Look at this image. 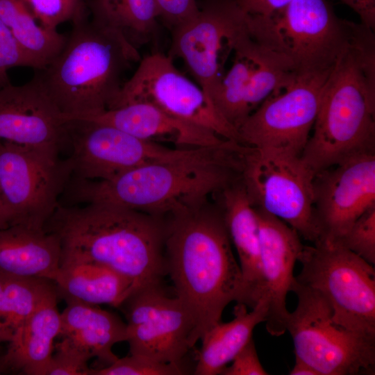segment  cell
I'll list each match as a JSON object with an SVG mask.
<instances>
[{"label":"cell","mask_w":375,"mask_h":375,"mask_svg":"<svg viewBox=\"0 0 375 375\" xmlns=\"http://www.w3.org/2000/svg\"><path fill=\"white\" fill-rule=\"evenodd\" d=\"M158 19L172 31L199 10L197 0H155Z\"/></svg>","instance_id":"cell-34"},{"label":"cell","mask_w":375,"mask_h":375,"mask_svg":"<svg viewBox=\"0 0 375 375\" xmlns=\"http://www.w3.org/2000/svg\"><path fill=\"white\" fill-rule=\"evenodd\" d=\"M290 375H318L317 372L306 362L295 357L294 365L290 372Z\"/></svg>","instance_id":"cell-40"},{"label":"cell","mask_w":375,"mask_h":375,"mask_svg":"<svg viewBox=\"0 0 375 375\" xmlns=\"http://www.w3.org/2000/svg\"><path fill=\"white\" fill-rule=\"evenodd\" d=\"M259 226L263 286L259 301L267 307L265 326L273 336L286 331V297L295 282L294 268L304 247L298 233L285 222L255 207Z\"/></svg>","instance_id":"cell-19"},{"label":"cell","mask_w":375,"mask_h":375,"mask_svg":"<svg viewBox=\"0 0 375 375\" xmlns=\"http://www.w3.org/2000/svg\"><path fill=\"white\" fill-rule=\"evenodd\" d=\"M375 264V207L363 213L335 243Z\"/></svg>","instance_id":"cell-32"},{"label":"cell","mask_w":375,"mask_h":375,"mask_svg":"<svg viewBox=\"0 0 375 375\" xmlns=\"http://www.w3.org/2000/svg\"><path fill=\"white\" fill-rule=\"evenodd\" d=\"M60 257L58 237L44 228L22 225L0 228V274L54 281Z\"/></svg>","instance_id":"cell-24"},{"label":"cell","mask_w":375,"mask_h":375,"mask_svg":"<svg viewBox=\"0 0 375 375\" xmlns=\"http://www.w3.org/2000/svg\"><path fill=\"white\" fill-rule=\"evenodd\" d=\"M33 65L8 28L0 19V89L10 83L8 70Z\"/></svg>","instance_id":"cell-33"},{"label":"cell","mask_w":375,"mask_h":375,"mask_svg":"<svg viewBox=\"0 0 375 375\" xmlns=\"http://www.w3.org/2000/svg\"><path fill=\"white\" fill-rule=\"evenodd\" d=\"M331 69L297 73L288 85L272 94L238 128L242 144L301 156Z\"/></svg>","instance_id":"cell-13"},{"label":"cell","mask_w":375,"mask_h":375,"mask_svg":"<svg viewBox=\"0 0 375 375\" xmlns=\"http://www.w3.org/2000/svg\"><path fill=\"white\" fill-rule=\"evenodd\" d=\"M62 113L33 77L0 89V140L58 154L69 138Z\"/></svg>","instance_id":"cell-18"},{"label":"cell","mask_w":375,"mask_h":375,"mask_svg":"<svg viewBox=\"0 0 375 375\" xmlns=\"http://www.w3.org/2000/svg\"><path fill=\"white\" fill-rule=\"evenodd\" d=\"M60 312V341L54 347L74 352L89 361L96 358L100 366L106 367L118 357L112 347L126 341V324L117 314L97 305L67 301Z\"/></svg>","instance_id":"cell-21"},{"label":"cell","mask_w":375,"mask_h":375,"mask_svg":"<svg viewBox=\"0 0 375 375\" xmlns=\"http://www.w3.org/2000/svg\"><path fill=\"white\" fill-rule=\"evenodd\" d=\"M248 22L251 35L299 74L331 69L355 24L339 18L327 0H292L268 16L249 14Z\"/></svg>","instance_id":"cell-6"},{"label":"cell","mask_w":375,"mask_h":375,"mask_svg":"<svg viewBox=\"0 0 375 375\" xmlns=\"http://www.w3.org/2000/svg\"><path fill=\"white\" fill-rule=\"evenodd\" d=\"M226 367L222 375H267L269 373L260 362L253 338L244 346Z\"/></svg>","instance_id":"cell-36"},{"label":"cell","mask_w":375,"mask_h":375,"mask_svg":"<svg viewBox=\"0 0 375 375\" xmlns=\"http://www.w3.org/2000/svg\"><path fill=\"white\" fill-rule=\"evenodd\" d=\"M72 173L69 159L0 140V191L8 226L44 228Z\"/></svg>","instance_id":"cell-10"},{"label":"cell","mask_w":375,"mask_h":375,"mask_svg":"<svg viewBox=\"0 0 375 375\" xmlns=\"http://www.w3.org/2000/svg\"><path fill=\"white\" fill-rule=\"evenodd\" d=\"M360 17L362 24L375 31V0H340Z\"/></svg>","instance_id":"cell-38"},{"label":"cell","mask_w":375,"mask_h":375,"mask_svg":"<svg viewBox=\"0 0 375 375\" xmlns=\"http://www.w3.org/2000/svg\"><path fill=\"white\" fill-rule=\"evenodd\" d=\"M233 58L211 99L238 131L264 101L288 83L293 72L286 58L259 43L250 32L238 44Z\"/></svg>","instance_id":"cell-16"},{"label":"cell","mask_w":375,"mask_h":375,"mask_svg":"<svg viewBox=\"0 0 375 375\" xmlns=\"http://www.w3.org/2000/svg\"><path fill=\"white\" fill-rule=\"evenodd\" d=\"M248 22L249 14L236 0H210L171 31L168 55L181 58L211 98L226 73V62L249 33Z\"/></svg>","instance_id":"cell-12"},{"label":"cell","mask_w":375,"mask_h":375,"mask_svg":"<svg viewBox=\"0 0 375 375\" xmlns=\"http://www.w3.org/2000/svg\"><path fill=\"white\" fill-rule=\"evenodd\" d=\"M65 120H82L110 125L142 140L174 144L177 149H194L226 142L212 131L176 118L145 102H132L97 112L63 116Z\"/></svg>","instance_id":"cell-20"},{"label":"cell","mask_w":375,"mask_h":375,"mask_svg":"<svg viewBox=\"0 0 375 375\" xmlns=\"http://www.w3.org/2000/svg\"><path fill=\"white\" fill-rule=\"evenodd\" d=\"M247 147L227 140L179 158L146 165L110 180L76 178L75 200L110 204L162 217L203 207L241 177Z\"/></svg>","instance_id":"cell-1"},{"label":"cell","mask_w":375,"mask_h":375,"mask_svg":"<svg viewBox=\"0 0 375 375\" xmlns=\"http://www.w3.org/2000/svg\"><path fill=\"white\" fill-rule=\"evenodd\" d=\"M183 365L161 362L135 354L119 358L101 368H91L90 375H181Z\"/></svg>","instance_id":"cell-31"},{"label":"cell","mask_w":375,"mask_h":375,"mask_svg":"<svg viewBox=\"0 0 375 375\" xmlns=\"http://www.w3.org/2000/svg\"><path fill=\"white\" fill-rule=\"evenodd\" d=\"M0 19L28 56L33 69L46 67L62 49L67 36L43 27L23 0H0Z\"/></svg>","instance_id":"cell-28"},{"label":"cell","mask_w":375,"mask_h":375,"mask_svg":"<svg viewBox=\"0 0 375 375\" xmlns=\"http://www.w3.org/2000/svg\"><path fill=\"white\" fill-rule=\"evenodd\" d=\"M292 292L298 303L289 312L286 331L292 338L295 357L318 375H374L375 338L336 324L326 299L296 279Z\"/></svg>","instance_id":"cell-7"},{"label":"cell","mask_w":375,"mask_h":375,"mask_svg":"<svg viewBox=\"0 0 375 375\" xmlns=\"http://www.w3.org/2000/svg\"><path fill=\"white\" fill-rule=\"evenodd\" d=\"M313 189L319 240L335 243L375 207V153L354 157L317 174Z\"/></svg>","instance_id":"cell-17"},{"label":"cell","mask_w":375,"mask_h":375,"mask_svg":"<svg viewBox=\"0 0 375 375\" xmlns=\"http://www.w3.org/2000/svg\"><path fill=\"white\" fill-rule=\"evenodd\" d=\"M58 297L92 305L119 308L134 291L133 284L103 265L74 262L60 265L54 280Z\"/></svg>","instance_id":"cell-26"},{"label":"cell","mask_w":375,"mask_h":375,"mask_svg":"<svg viewBox=\"0 0 375 375\" xmlns=\"http://www.w3.org/2000/svg\"><path fill=\"white\" fill-rule=\"evenodd\" d=\"M164 259L175 296L192 315L198 340L221 321L231 302L243 303L242 272L221 208L206 204L169 216Z\"/></svg>","instance_id":"cell-3"},{"label":"cell","mask_w":375,"mask_h":375,"mask_svg":"<svg viewBox=\"0 0 375 375\" xmlns=\"http://www.w3.org/2000/svg\"><path fill=\"white\" fill-rule=\"evenodd\" d=\"M0 357H1V354H0ZM3 374V371H2V368H1V361H0V374Z\"/></svg>","instance_id":"cell-42"},{"label":"cell","mask_w":375,"mask_h":375,"mask_svg":"<svg viewBox=\"0 0 375 375\" xmlns=\"http://www.w3.org/2000/svg\"><path fill=\"white\" fill-rule=\"evenodd\" d=\"M66 122L73 147L72 173L78 179L110 180L146 165L179 158L191 150L165 147L107 124Z\"/></svg>","instance_id":"cell-15"},{"label":"cell","mask_w":375,"mask_h":375,"mask_svg":"<svg viewBox=\"0 0 375 375\" xmlns=\"http://www.w3.org/2000/svg\"><path fill=\"white\" fill-rule=\"evenodd\" d=\"M219 194L220 208L239 258L243 281V304L253 308L260 299L263 286L256 208L241 178Z\"/></svg>","instance_id":"cell-22"},{"label":"cell","mask_w":375,"mask_h":375,"mask_svg":"<svg viewBox=\"0 0 375 375\" xmlns=\"http://www.w3.org/2000/svg\"><path fill=\"white\" fill-rule=\"evenodd\" d=\"M119 308L126 319L130 354L182 365L199 340L192 315L161 283L135 290Z\"/></svg>","instance_id":"cell-14"},{"label":"cell","mask_w":375,"mask_h":375,"mask_svg":"<svg viewBox=\"0 0 375 375\" xmlns=\"http://www.w3.org/2000/svg\"><path fill=\"white\" fill-rule=\"evenodd\" d=\"M248 14L268 16L284 8L292 0H236Z\"/></svg>","instance_id":"cell-37"},{"label":"cell","mask_w":375,"mask_h":375,"mask_svg":"<svg viewBox=\"0 0 375 375\" xmlns=\"http://www.w3.org/2000/svg\"><path fill=\"white\" fill-rule=\"evenodd\" d=\"M247 311V306L238 303L233 310L234 319L219 322L201 338V347L194 367L195 375H217L231 362L237 353L252 338L253 331L265 322L267 307L259 301Z\"/></svg>","instance_id":"cell-25"},{"label":"cell","mask_w":375,"mask_h":375,"mask_svg":"<svg viewBox=\"0 0 375 375\" xmlns=\"http://www.w3.org/2000/svg\"><path fill=\"white\" fill-rule=\"evenodd\" d=\"M298 261L300 284L319 292L332 310V320L375 338V269L354 253L319 240L303 247Z\"/></svg>","instance_id":"cell-8"},{"label":"cell","mask_w":375,"mask_h":375,"mask_svg":"<svg viewBox=\"0 0 375 375\" xmlns=\"http://www.w3.org/2000/svg\"><path fill=\"white\" fill-rule=\"evenodd\" d=\"M92 13L72 24L58 54L34 76L64 116L112 107L140 56L115 24Z\"/></svg>","instance_id":"cell-5"},{"label":"cell","mask_w":375,"mask_h":375,"mask_svg":"<svg viewBox=\"0 0 375 375\" xmlns=\"http://www.w3.org/2000/svg\"><path fill=\"white\" fill-rule=\"evenodd\" d=\"M8 222L6 219V215L1 196L0 191V228H3L8 227Z\"/></svg>","instance_id":"cell-41"},{"label":"cell","mask_w":375,"mask_h":375,"mask_svg":"<svg viewBox=\"0 0 375 375\" xmlns=\"http://www.w3.org/2000/svg\"><path fill=\"white\" fill-rule=\"evenodd\" d=\"M314 177L299 156L251 147L244 155L241 180L254 206L313 244L321 238L314 209Z\"/></svg>","instance_id":"cell-9"},{"label":"cell","mask_w":375,"mask_h":375,"mask_svg":"<svg viewBox=\"0 0 375 375\" xmlns=\"http://www.w3.org/2000/svg\"><path fill=\"white\" fill-rule=\"evenodd\" d=\"M58 296L53 281L0 274V344L49 299Z\"/></svg>","instance_id":"cell-27"},{"label":"cell","mask_w":375,"mask_h":375,"mask_svg":"<svg viewBox=\"0 0 375 375\" xmlns=\"http://www.w3.org/2000/svg\"><path fill=\"white\" fill-rule=\"evenodd\" d=\"M138 101L242 144L237 129L224 118L209 95L183 74L168 54L156 52L141 59L109 109Z\"/></svg>","instance_id":"cell-11"},{"label":"cell","mask_w":375,"mask_h":375,"mask_svg":"<svg viewBox=\"0 0 375 375\" xmlns=\"http://www.w3.org/2000/svg\"><path fill=\"white\" fill-rule=\"evenodd\" d=\"M155 0H116L113 23L138 48L152 39L158 27Z\"/></svg>","instance_id":"cell-29"},{"label":"cell","mask_w":375,"mask_h":375,"mask_svg":"<svg viewBox=\"0 0 375 375\" xmlns=\"http://www.w3.org/2000/svg\"><path fill=\"white\" fill-rule=\"evenodd\" d=\"M44 229L60 241V265H103L131 281L134 291L160 284L166 275L162 217L105 203L58 206Z\"/></svg>","instance_id":"cell-2"},{"label":"cell","mask_w":375,"mask_h":375,"mask_svg":"<svg viewBox=\"0 0 375 375\" xmlns=\"http://www.w3.org/2000/svg\"><path fill=\"white\" fill-rule=\"evenodd\" d=\"M368 153H375V37L355 23L326 81L301 158L315 176Z\"/></svg>","instance_id":"cell-4"},{"label":"cell","mask_w":375,"mask_h":375,"mask_svg":"<svg viewBox=\"0 0 375 375\" xmlns=\"http://www.w3.org/2000/svg\"><path fill=\"white\" fill-rule=\"evenodd\" d=\"M36 20L44 28L57 30L65 22L76 23L89 15L85 0H23Z\"/></svg>","instance_id":"cell-30"},{"label":"cell","mask_w":375,"mask_h":375,"mask_svg":"<svg viewBox=\"0 0 375 375\" xmlns=\"http://www.w3.org/2000/svg\"><path fill=\"white\" fill-rule=\"evenodd\" d=\"M44 375H90L88 360L69 351L54 347Z\"/></svg>","instance_id":"cell-35"},{"label":"cell","mask_w":375,"mask_h":375,"mask_svg":"<svg viewBox=\"0 0 375 375\" xmlns=\"http://www.w3.org/2000/svg\"><path fill=\"white\" fill-rule=\"evenodd\" d=\"M116 0H91L88 2L90 10L113 23Z\"/></svg>","instance_id":"cell-39"},{"label":"cell","mask_w":375,"mask_h":375,"mask_svg":"<svg viewBox=\"0 0 375 375\" xmlns=\"http://www.w3.org/2000/svg\"><path fill=\"white\" fill-rule=\"evenodd\" d=\"M58 299L47 300L15 331L1 354L3 373L44 375L60 333Z\"/></svg>","instance_id":"cell-23"}]
</instances>
